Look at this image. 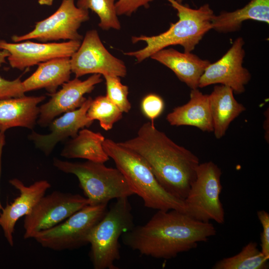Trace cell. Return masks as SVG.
<instances>
[{
	"instance_id": "obj_6",
	"label": "cell",
	"mask_w": 269,
	"mask_h": 269,
	"mask_svg": "<svg viewBox=\"0 0 269 269\" xmlns=\"http://www.w3.org/2000/svg\"><path fill=\"white\" fill-rule=\"evenodd\" d=\"M54 167L62 172L75 175L89 205L108 204L112 199L134 194L123 173L104 163L87 160L70 162L53 158Z\"/></svg>"
},
{
	"instance_id": "obj_25",
	"label": "cell",
	"mask_w": 269,
	"mask_h": 269,
	"mask_svg": "<svg viewBox=\"0 0 269 269\" xmlns=\"http://www.w3.org/2000/svg\"><path fill=\"white\" fill-rule=\"evenodd\" d=\"M123 114L106 96H99L92 100L86 115L89 120H98L102 128L109 131L122 118Z\"/></svg>"
},
{
	"instance_id": "obj_13",
	"label": "cell",
	"mask_w": 269,
	"mask_h": 269,
	"mask_svg": "<svg viewBox=\"0 0 269 269\" xmlns=\"http://www.w3.org/2000/svg\"><path fill=\"white\" fill-rule=\"evenodd\" d=\"M81 43L79 40L39 43L29 40L10 43L0 39V50L9 52L7 59L12 68L23 70L52 59L70 57Z\"/></svg>"
},
{
	"instance_id": "obj_17",
	"label": "cell",
	"mask_w": 269,
	"mask_h": 269,
	"mask_svg": "<svg viewBox=\"0 0 269 269\" xmlns=\"http://www.w3.org/2000/svg\"><path fill=\"white\" fill-rule=\"evenodd\" d=\"M150 58L171 70L191 89H198L201 76L211 63L191 52H180L172 48L159 50Z\"/></svg>"
},
{
	"instance_id": "obj_30",
	"label": "cell",
	"mask_w": 269,
	"mask_h": 269,
	"mask_svg": "<svg viewBox=\"0 0 269 269\" xmlns=\"http://www.w3.org/2000/svg\"><path fill=\"white\" fill-rule=\"evenodd\" d=\"M153 0H117L116 9L118 15H131L141 7H147Z\"/></svg>"
},
{
	"instance_id": "obj_21",
	"label": "cell",
	"mask_w": 269,
	"mask_h": 269,
	"mask_svg": "<svg viewBox=\"0 0 269 269\" xmlns=\"http://www.w3.org/2000/svg\"><path fill=\"white\" fill-rule=\"evenodd\" d=\"M35 71L22 81L25 92L45 89L50 94L57 91L59 86L70 80L72 73L70 57H58L40 63Z\"/></svg>"
},
{
	"instance_id": "obj_23",
	"label": "cell",
	"mask_w": 269,
	"mask_h": 269,
	"mask_svg": "<svg viewBox=\"0 0 269 269\" xmlns=\"http://www.w3.org/2000/svg\"><path fill=\"white\" fill-rule=\"evenodd\" d=\"M105 139L100 133L82 129L66 143L60 154L67 158H83L105 163L110 159L103 146Z\"/></svg>"
},
{
	"instance_id": "obj_28",
	"label": "cell",
	"mask_w": 269,
	"mask_h": 269,
	"mask_svg": "<svg viewBox=\"0 0 269 269\" xmlns=\"http://www.w3.org/2000/svg\"><path fill=\"white\" fill-rule=\"evenodd\" d=\"M9 55L7 50H0V66L6 63L5 59ZM24 93L20 78L9 81L0 76V100L21 97L25 96Z\"/></svg>"
},
{
	"instance_id": "obj_11",
	"label": "cell",
	"mask_w": 269,
	"mask_h": 269,
	"mask_svg": "<svg viewBox=\"0 0 269 269\" xmlns=\"http://www.w3.org/2000/svg\"><path fill=\"white\" fill-rule=\"evenodd\" d=\"M72 73L79 78L89 74L125 77L124 62L113 56L102 43L97 31H87L78 49L70 57Z\"/></svg>"
},
{
	"instance_id": "obj_32",
	"label": "cell",
	"mask_w": 269,
	"mask_h": 269,
	"mask_svg": "<svg viewBox=\"0 0 269 269\" xmlns=\"http://www.w3.org/2000/svg\"><path fill=\"white\" fill-rule=\"evenodd\" d=\"M4 132L0 131V177L1 169V157L3 147L5 144V134ZM0 200V214L3 209Z\"/></svg>"
},
{
	"instance_id": "obj_33",
	"label": "cell",
	"mask_w": 269,
	"mask_h": 269,
	"mask_svg": "<svg viewBox=\"0 0 269 269\" xmlns=\"http://www.w3.org/2000/svg\"><path fill=\"white\" fill-rule=\"evenodd\" d=\"M54 0H38V2L41 5L51 6L52 5Z\"/></svg>"
},
{
	"instance_id": "obj_22",
	"label": "cell",
	"mask_w": 269,
	"mask_h": 269,
	"mask_svg": "<svg viewBox=\"0 0 269 269\" xmlns=\"http://www.w3.org/2000/svg\"><path fill=\"white\" fill-rule=\"evenodd\" d=\"M249 19L269 24V0H251L242 8L214 15L212 28L220 32H234L239 29L243 21Z\"/></svg>"
},
{
	"instance_id": "obj_1",
	"label": "cell",
	"mask_w": 269,
	"mask_h": 269,
	"mask_svg": "<svg viewBox=\"0 0 269 269\" xmlns=\"http://www.w3.org/2000/svg\"><path fill=\"white\" fill-rule=\"evenodd\" d=\"M214 226L177 210H157L143 225L124 233L123 243L142 255L170 259L197 247L216 234Z\"/></svg>"
},
{
	"instance_id": "obj_35",
	"label": "cell",
	"mask_w": 269,
	"mask_h": 269,
	"mask_svg": "<svg viewBox=\"0 0 269 269\" xmlns=\"http://www.w3.org/2000/svg\"></svg>"
},
{
	"instance_id": "obj_8",
	"label": "cell",
	"mask_w": 269,
	"mask_h": 269,
	"mask_svg": "<svg viewBox=\"0 0 269 269\" xmlns=\"http://www.w3.org/2000/svg\"><path fill=\"white\" fill-rule=\"evenodd\" d=\"M108 204L88 205L57 225L35 235L42 247L54 251L73 250L88 244L89 235L101 219Z\"/></svg>"
},
{
	"instance_id": "obj_4",
	"label": "cell",
	"mask_w": 269,
	"mask_h": 269,
	"mask_svg": "<svg viewBox=\"0 0 269 269\" xmlns=\"http://www.w3.org/2000/svg\"><path fill=\"white\" fill-rule=\"evenodd\" d=\"M103 146L124 175L134 194L143 200L145 207L157 210L174 209L186 213L184 201L175 197L162 188L140 156L109 138H105Z\"/></svg>"
},
{
	"instance_id": "obj_12",
	"label": "cell",
	"mask_w": 269,
	"mask_h": 269,
	"mask_svg": "<svg viewBox=\"0 0 269 269\" xmlns=\"http://www.w3.org/2000/svg\"><path fill=\"white\" fill-rule=\"evenodd\" d=\"M244 44L243 38L238 37L220 59L211 63L201 76L198 88L220 84L230 87L237 94L244 92L251 78L250 73L243 65Z\"/></svg>"
},
{
	"instance_id": "obj_14",
	"label": "cell",
	"mask_w": 269,
	"mask_h": 269,
	"mask_svg": "<svg viewBox=\"0 0 269 269\" xmlns=\"http://www.w3.org/2000/svg\"><path fill=\"white\" fill-rule=\"evenodd\" d=\"M101 76L93 74L84 81L75 77L62 84L61 89L49 94L50 99L39 107L38 124L47 127L58 116L80 108L87 99L84 95L103 81Z\"/></svg>"
},
{
	"instance_id": "obj_7",
	"label": "cell",
	"mask_w": 269,
	"mask_h": 269,
	"mask_svg": "<svg viewBox=\"0 0 269 269\" xmlns=\"http://www.w3.org/2000/svg\"><path fill=\"white\" fill-rule=\"evenodd\" d=\"M221 175L220 168L213 161L199 164L195 179L184 200L187 215L202 222L224 223L225 211L220 198Z\"/></svg>"
},
{
	"instance_id": "obj_2",
	"label": "cell",
	"mask_w": 269,
	"mask_h": 269,
	"mask_svg": "<svg viewBox=\"0 0 269 269\" xmlns=\"http://www.w3.org/2000/svg\"><path fill=\"white\" fill-rule=\"evenodd\" d=\"M118 143L140 156L162 188L184 201L200 163L195 154L176 143L150 122L143 124L134 137Z\"/></svg>"
},
{
	"instance_id": "obj_19",
	"label": "cell",
	"mask_w": 269,
	"mask_h": 269,
	"mask_svg": "<svg viewBox=\"0 0 269 269\" xmlns=\"http://www.w3.org/2000/svg\"><path fill=\"white\" fill-rule=\"evenodd\" d=\"M45 97L26 96L0 100V131L13 127L32 129L39 113L38 105Z\"/></svg>"
},
{
	"instance_id": "obj_26",
	"label": "cell",
	"mask_w": 269,
	"mask_h": 269,
	"mask_svg": "<svg viewBox=\"0 0 269 269\" xmlns=\"http://www.w3.org/2000/svg\"><path fill=\"white\" fill-rule=\"evenodd\" d=\"M117 0H78L77 7L91 10L100 18L99 26L103 30H120L121 24L116 9Z\"/></svg>"
},
{
	"instance_id": "obj_27",
	"label": "cell",
	"mask_w": 269,
	"mask_h": 269,
	"mask_svg": "<svg viewBox=\"0 0 269 269\" xmlns=\"http://www.w3.org/2000/svg\"><path fill=\"white\" fill-rule=\"evenodd\" d=\"M106 81V96L123 113L130 112L132 106L128 99L129 88L121 83L120 77L104 76Z\"/></svg>"
},
{
	"instance_id": "obj_3",
	"label": "cell",
	"mask_w": 269,
	"mask_h": 269,
	"mask_svg": "<svg viewBox=\"0 0 269 269\" xmlns=\"http://www.w3.org/2000/svg\"><path fill=\"white\" fill-rule=\"evenodd\" d=\"M177 10L178 20L171 23L165 31L156 35L133 36L132 41L135 43L144 41L142 49L124 53L134 57L137 62L150 57L155 52L169 46L179 45L184 52H191L204 35L212 29V19L215 15L208 4L193 9L179 3L175 0H167Z\"/></svg>"
},
{
	"instance_id": "obj_24",
	"label": "cell",
	"mask_w": 269,
	"mask_h": 269,
	"mask_svg": "<svg viewBox=\"0 0 269 269\" xmlns=\"http://www.w3.org/2000/svg\"><path fill=\"white\" fill-rule=\"evenodd\" d=\"M269 260L258 248L256 242H250L237 254L221 259L213 269H267Z\"/></svg>"
},
{
	"instance_id": "obj_34",
	"label": "cell",
	"mask_w": 269,
	"mask_h": 269,
	"mask_svg": "<svg viewBox=\"0 0 269 269\" xmlns=\"http://www.w3.org/2000/svg\"><path fill=\"white\" fill-rule=\"evenodd\" d=\"M176 1H177L179 3H181L182 1L183 0H175Z\"/></svg>"
},
{
	"instance_id": "obj_15",
	"label": "cell",
	"mask_w": 269,
	"mask_h": 269,
	"mask_svg": "<svg viewBox=\"0 0 269 269\" xmlns=\"http://www.w3.org/2000/svg\"><path fill=\"white\" fill-rule=\"evenodd\" d=\"M9 183L19 192V195L3 207L0 214V227L9 245L14 244L13 235L16 222L31 212L46 192L51 187L46 180L37 181L26 186L19 179L12 178Z\"/></svg>"
},
{
	"instance_id": "obj_31",
	"label": "cell",
	"mask_w": 269,
	"mask_h": 269,
	"mask_svg": "<svg viewBox=\"0 0 269 269\" xmlns=\"http://www.w3.org/2000/svg\"><path fill=\"white\" fill-rule=\"evenodd\" d=\"M257 216L263 228L261 233V251L269 258V214L265 210H260L257 212Z\"/></svg>"
},
{
	"instance_id": "obj_20",
	"label": "cell",
	"mask_w": 269,
	"mask_h": 269,
	"mask_svg": "<svg viewBox=\"0 0 269 269\" xmlns=\"http://www.w3.org/2000/svg\"><path fill=\"white\" fill-rule=\"evenodd\" d=\"M234 93L230 87L220 85L209 95L213 132L217 139L224 136L232 121L246 109L235 99Z\"/></svg>"
},
{
	"instance_id": "obj_16",
	"label": "cell",
	"mask_w": 269,
	"mask_h": 269,
	"mask_svg": "<svg viewBox=\"0 0 269 269\" xmlns=\"http://www.w3.org/2000/svg\"><path fill=\"white\" fill-rule=\"evenodd\" d=\"M92 100L89 97L80 108L54 119L49 125L50 133L42 134L32 131L28 135L29 139L46 155H49L59 142L69 137H74L80 130L92 124L93 121L86 115Z\"/></svg>"
},
{
	"instance_id": "obj_29",
	"label": "cell",
	"mask_w": 269,
	"mask_h": 269,
	"mask_svg": "<svg viewBox=\"0 0 269 269\" xmlns=\"http://www.w3.org/2000/svg\"><path fill=\"white\" fill-rule=\"evenodd\" d=\"M140 108L143 115L154 124V120L161 115L164 110V103L159 95L149 94L142 99Z\"/></svg>"
},
{
	"instance_id": "obj_5",
	"label": "cell",
	"mask_w": 269,
	"mask_h": 269,
	"mask_svg": "<svg viewBox=\"0 0 269 269\" xmlns=\"http://www.w3.org/2000/svg\"><path fill=\"white\" fill-rule=\"evenodd\" d=\"M128 198L117 199L89 235L90 256L95 269H119L115 262L120 259L119 239L134 226Z\"/></svg>"
},
{
	"instance_id": "obj_10",
	"label": "cell",
	"mask_w": 269,
	"mask_h": 269,
	"mask_svg": "<svg viewBox=\"0 0 269 269\" xmlns=\"http://www.w3.org/2000/svg\"><path fill=\"white\" fill-rule=\"evenodd\" d=\"M89 18V10L77 7L75 0H62L57 10L37 22L32 30L22 35H13L11 39L14 42L30 39L43 42L59 40L81 41L83 36L78 29Z\"/></svg>"
},
{
	"instance_id": "obj_9",
	"label": "cell",
	"mask_w": 269,
	"mask_h": 269,
	"mask_svg": "<svg viewBox=\"0 0 269 269\" xmlns=\"http://www.w3.org/2000/svg\"><path fill=\"white\" fill-rule=\"evenodd\" d=\"M88 205V199L78 194L54 191L44 195L24 216L23 238H33L37 233L57 225Z\"/></svg>"
},
{
	"instance_id": "obj_18",
	"label": "cell",
	"mask_w": 269,
	"mask_h": 269,
	"mask_svg": "<svg viewBox=\"0 0 269 269\" xmlns=\"http://www.w3.org/2000/svg\"><path fill=\"white\" fill-rule=\"evenodd\" d=\"M166 119L171 126H190L203 132H213L209 95L203 94L198 89H191L189 101L174 108Z\"/></svg>"
}]
</instances>
